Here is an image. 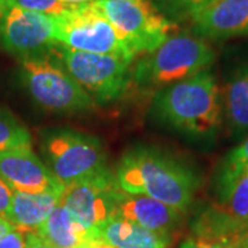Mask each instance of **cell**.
<instances>
[{
    "instance_id": "obj_1",
    "label": "cell",
    "mask_w": 248,
    "mask_h": 248,
    "mask_svg": "<svg viewBox=\"0 0 248 248\" xmlns=\"http://www.w3.org/2000/svg\"><path fill=\"white\" fill-rule=\"evenodd\" d=\"M116 181L125 193L148 196L181 213L189 208L197 189V178L192 170L148 148L124 155L116 171Z\"/></svg>"
},
{
    "instance_id": "obj_2",
    "label": "cell",
    "mask_w": 248,
    "mask_h": 248,
    "mask_svg": "<svg viewBox=\"0 0 248 248\" xmlns=\"http://www.w3.org/2000/svg\"><path fill=\"white\" fill-rule=\"evenodd\" d=\"M155 110L160 120L181 133L208 137L222 124V94L210 72H199L157 93Z\"/></svg>"
},
{
    "instance_id": "obj_3",
    "label": "cell",
    "mask_w": 248,
    "mask_h": 248,
    "mask_svg": "<svg viewBox=\"0 0 248 248\" xmlns=\"http://www.w3.org/2000/svg\"><path fill=\"white\" fill-rule=\"evenodd\" d=\"M215 60L213 47L197 36H170L161 45L137 62L134 81L145 87H164L193 76Z\"/></svg>"
},
{
    "instance_id": "obj_4",
    "label": "cell",
    "mask_w": 248,
    "mask_h": 248,
    "mask_svg": "<svg viewBox=\"0 0 248 248\" xmlns=\"http://www.w3.org/2000/svg\"><path fill=\"white\" fill-rule=\"evenodd\" d=\"M55 42L76 51L112 54L128 61L135 57L94 3L78 4L55 17Z\"/></svg>"
},
{
    "instance_id": "obj_5",
    "label": "cell",
    "mask_w": 248,
    "mask_h": 248,
    "mask_svg": "<svg viewBox=\"0 0 248 248\" xmlns=\"http://www.w3.org/2000/svg\"><path fill=\"white\" fill-rule=\"evenodd\" d=\"M22 79L29 94L46 110L71 115L95 107L93 97L66 69L46 55L22 60Z\"/></svg>"
},
{
    "instance_id": "obj_6",
    "label": "cell",
    "mask_w": 248,
    "mask_h": 248,
    "mask_svg": "<svg viewBox=\"0 0 248 248\" xmlns=\"http://www.w3.org/2000/svg\"><path fill=\"white\" fill-rule=\"evenodd\" d=\"M98 10L113 25L134 55L149 54L170 37L174 24L151 0H97Z\"/></svg>"
},
{
    "instance_id": "obj_7",
    "label": "cell",
    "mask_w": 248,
    "mask_h": 248,
    "mask_svg": "<svg viewBox=\"0 0 248 248\" xmlns=\"http://www.w3.org/2000/svg\"><path fill=\"white\" fill-rule=\"evenodd\" d=\"M57 53L63 68L99 102H112L128 87L130 62L112 54L76 51L58 45Z\"/></svg>"
},
{
    "instance_id": "obj_8",
    "label": "cell",
    "mask_w": 248,
    "mask_h": 248,
    "mask_svg": "<svg viewBox=\"0 0 248 248\" xmlns=\"http://www.w3.org/2000/svg\"><path fill=\"white\" fill-rule=\"evenodd\" d=\"M45 151L51 172L63 186L108 170L101 142L89 134L58 130L47 137Z\"/></svg>"
},
{
    "instance_id": "obj_9",
    "label": "cell",
    "mask_w": 248,
    "mask_h": 248,
    "mask_svg": "<svg viewBox=\"0 0 248 248\" xmlns=\"http://www.w3.org/2000/svg\"><path fill=\"white\" fill-rule=\"evenodd\" d=\"M196 236L243 239L248 234V167L218 184V202L196 217Z\"/></svg>"
},
{
    "instance_id": "obj_10",
    "label": "cell",
    "mask_w": 248,
    "mask_h": 248,
    "mask_svg": "<svg viewBox=\"0 0 248 248\" xmlns=\"http://www.w3.org/2000/svg\"><path fill=\"white\" fill-rule=\"evenodd\" d=\"M120 193L116 177L105 170L65 186L60 204L97 237L98 228L115 213Z\"/></svg>"
},
{
    "instance_id": "obj_11",
    "label": "cell",
    "mask_w": 248,
    "mask_h": 248,
    "mask_svg": "<svg viewBox=\"0 0 248 248\" xmlns=\"http://www.w3.org/2000/svg\"><path fill=\"white\" fill-rule=\"evenodd\" d=\"M0 45L22 60L45 55L55 42V17L0 6Z\"/></svg>"
},
{
    "instance_id": "obj_12",
    "label": "cell",
    "mask_w": 248,
    "mask_h": 248,
    "mask_svg": "<svg viewBox=\"0 0 248 248\" xmlns=\"http://www.w3.org/2000/svg\"><path fill=\"white\" fill-rule=\"evenodd\" d=\"M0 178L14 192L24 193H42L65 187L31 146H18L0 153Z\"/></svg>"
},
{
    "instance_id": "obj_13",
    "label": "cell",
    "mask_w": 248,
    "mask_h": 248,
    "mask_svg": "<svg viewBox=\"0 0 248 248\" xmlns=\"http://www.w3.org/2000/svg\"><path fill=\"white\" fill-rule=\"evenodd\" d=\"M202 39L248 36V0H213L187 14Z\"/></svg>"
},
{
    "instance_id": "obj_14",
    "label": "cell",
    "mask_w": 248,
    "mask_h": 248,
    "mask_svg": "<svg viewBox=\"0 0 248 248\" xmlns=\"http://www.w3.org/2000/svg\"><path fill=\"white\" fill-rule=\"evenodd\" d=\"M113 215L134 222L145 229L169 234L182 221V213L167 204L142 195H131L122 190Z\"/></svg>"
},
{
    "instance_id": "obj_15",
    "label": "cell",
    "mask_w": 248,
    "mask_h": 248,
    "mask_svg": "<svg viewBox=\"0 0 248 248\" xmlns=\"http://www.w3.org/2000/svg\"><path fill=\"white\" fill-rule=\"evenodd\" d=\"M63 189L42 193L14 192L9 211L4 217L19 231L36 232L60 204Z\"/></svg>"
},
{
    "instance_id": "obj_16",
    "label": "cell",
    "mask_w": 248,
    "mask_h": 248,
    "mask_svg": "<svg viewBox=\"0 0 248 248\" xmlns=\"http://www.w3.org/2000/svg\"><path fill=\"white\" fill-rule=\"evenodd\" d=\"M97 237L113 248H167L171 236L145 229L122 217L112 215L97 231Z\"/></svg>"
},
{
    "instance_id": "obj_17",
    "label": "cell",
    "mask_w": 248,
    "mask_h": 248,
    "mask_svg": "<svg viewBox=\"0 0 248 248\" xmlns=\"http://www.w3.org/2000/svg\"><path fill=\"white\" fill-rule=\"evenodd\" d=\"M36 233L54 248H81L89 240L97 239L61 204L54 208Z\"/></svg>"
},
{
    "instance_id": "obj_18",
    "label": "cell",
    "mask_w": 248,
    "mask_h": 248,
    "mask_svg": "<svg viewBox=\"0 0 248 248\" xmlns=\"http://www.w3.org/2000/svg\"><path fill=\"white\" fill-rule=\"evenodd\" d=\"M222 102L232 130L236 134L248 131V65L233 72L223 90Z\"/></svg>"
},
{
    "instance_id": "obj_19",
    "label": "cell",
    "mask_w": 248,
    "mask_h": 248,
    "mask_svg": "<svg viewBox=\"0 0 248 248\" xmlns=\"http://www.w3.org/2000/svg\"><path fill=\"white\" fill-rule=\"evenodd\" d=\"M28 128L7 109L0 108V153L18 146H31Z\"/></svg>"
},
{
    "instance_id": "obj_20",
    "label": "cell",
    "mask_w": 248,
    "mask_h": 248,
    "mask_svg": "<svg viewBox=\"0 0 248 248\" xmlns=\"http://www.w3.org/2000/svg\"><path fill=\"white\" fill-rule=\"evenodd\" d=\"M0 6L17 7V9L42 13L53 17L62 16L75 7L72 4L63 3L62 0H0Z\"/></svg>"
},
{
    "instance_id": "obj_21",
    "label": "cell",
    "mask_w": 248,
    "mask_h": 248,
    "mask_svg": "<svg viewBox=\"0 0 248 248\" xmlns=\"http://www.w3.org/2000/svg\"><path fill=\"white\" fill-rule=\"evenodd\" d=\"M248 167V138L239 145L237 148H234L231 152V155L226 157L223 166H222L221 175L218 184L226 182L233 177H236L240 171Z\"/></svg>"
},
{
    "instance_id": "obj_22",
    "label": "cell",
    "mask_w": 248,
    "mask_h": 248,
    "mask_svg": "<svg viewBox=\"0 0 248 248\" xmlns=\"http://www.w3.org/2000/svg\"><path fill=\"white\" fill-rule=\"evenodd\" d=\"M243 239H226V237L193 234L192 237H187L179 248H241Z\"/></svg>"
},
{
    "instance_id": "obj_23",
    "label": "cell",
    "mask_w": 248,
    "mask_h": 248,
    "mask_svg": "<svg viewBox=\"0 0 248 248\" xmlns=\"http://www.w3.org/2000/svg\"><path fill=\"white\" fill-rule=\"evenodd\" d=\"M28 233L29 232L13 228L0 239V248H28Z\"/></svg>"
},
{
    "instance_id": "obj_24",
    "label": "cell",
    "mask_w": 248,
    "mask_h": 248,
    "mask_svg": "<svg viewBox=\"0 0 248 248\" xmlns=\"http://www.w3.org/2000/svg\"><path fill=\"white\" fill-rule=\"evenodd\" d=\"M164 1L179 13L189 14L193 10L199 9V7H202V6L213 1V0H164Z\"/></svg>"
},
{
    "instance_id": "obj_25",
    "label": "cell",
    "mask_w": 248,
    "mask_h": 248,
    "mask_svg": "<svg viewBox=\"0 0 248 248\" xmlns=\"http://www.w3.org/2000/svg\"><path fill=\"white\" fill-rule=\"evenodd\" d=\"M13 189L0 178V215H6L13 200Z\"/></svg>"
},
{
    "instance_id": "obj_26",
    "label": "cell",
    "mask_w": 248,
    "mask_h": 248,
    "mask_svg": "<svg viewBox=\"0 0 248 248\" xmlns=\"http://www.w3.org/2000/svg\"><path fill=\"white\" fill-rule=\"evenodd\" d=\"M28 248H54L48 243H46L36 232L28 233Z\"/></svg>"
},
{
    "instance_id": "obj_27",
    "label": "cell",
    "mask_w": 248,
    "mask_h": 248,
    "mask_svg": "<svg viewBox=\"0 0 248 248\" xmlns=\"http://www.w3.org/2000/svg\"><path fill=\"white\" fill-rule=\"evenodd\" d=\"M66 4H72V6H78V4H86V3H93L97 0H62Z\"/></svg>"
},
{
    "instance_id": "obj_28",
    "label": "cell",
    "mask_w": 248,
    "mask_h": 248,
    "mask_svg": "<svg viewBox=\"0 0 248 248\" xmlns=\"http://www.w3.org/2000/svg\"><path fill=\"white\" fill-rule=\"evenodd\" d=\"M241 248H248V234L241 240Z\"/></svg>"
}]
</instances>
